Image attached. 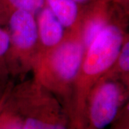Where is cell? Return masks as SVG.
<instances>
[{"mask_svg": "<svg viewBox=\"0 0 129 129\" xmlns=\"http://www.w3.org/2000/svg\"><path fill=\"white\" fill-rule=\"evenodd\" d=\"M128 35L125 24L113 17L85 50L74 86L70 113L73 129H84L88 95L98 80L113 66Z\"/></svg>", "mask_w": 129, "mask_h": 129, "instance_id": "1", "label": "cell"}, {"mask_svg": "<svg viewBox=\"0 0 129 129\" xmlns=\"http://www.w3.org/2000/svg\"><path fill=\"white\" fill-rule=\"evenodd\" d=\"M85 50L80 23L65 30L62 42L42 57L32 70L33 78L58 100L70 119L75 83Z\"/></svg>", "mask_w": 129, "mask_h": 129, "instance_id": "2", "label": "cell"}, {"mask_svg": "<svg viewBox=\"0 0 129 129\" xmlns=\"http://www.w3.org/2000/svg\"><path fill=\"white\" fill-rule=\"evenodd\" d=\"M6 103L22 129H73L58 100L34 78L13 85Z\"/></svg>", "mask_w": 129, "mask_h": 129, "instance_id": "3", "label": "cell"}, {"mask_svg": "<svg viewBox=\"0 0 129 129\" xmlns=\"http://www.w3.org/2000/svg\"><path fill=\"white\" fill-rule=\"evenodd\" d=\"M6 24L10 38L9 70L11 78L33 70L38 55L36 16L14 9L7 16Z\"/></svg>", "mask_w": 129, "mask_h": 129, "instance_id": "4", "label": "cell"}, {"mask_svg": "<svg viewBox=\"0 0 129 129\" xmlns=\"http://www.w3.org/2000/svg\"><path fill=\"white\" fill-rule=\"evenodd\" d=\"M128 93V87L108 70L88 95L84 129H104L113 123Z\"/></svg>", "mask_w": 129, "mask_h": 129, "instance_id": "5", "label": "cell"}, {"mask_svg": "<svg viewBox=\"0 0 129 129\" xmlns=\"http://www.w3.org/2000/svg\"><path fill=\"white\" fill-rule=\"evenodd\" d=\"M36 21L38 34L37 63L62 42L65 35V29L46 5L37 14Z\"/></svg>", "mask_w": 129, "mask_h": 129, "instance_id": "6", "label": "cell"}, {"mask_svg": "<svg viewBox=\"0 0 129 129\" xmlns=\"http://www.w3.org/2000/svg\"><path fill=\"white\" fill-rule=\"evenodd\" d=\"M88 8L83 11L81 19V32L85 49L113 18L103 2L97 1Z\"/></svg>", "mask_w": 129, "mask_h": 129, "instance_id": "7", "label": "cell"}, {"mask_svg": "<svg viewBox=\"0 0 129 129\" xmlns=\"http://www.w3.org/2000/svg\"><path fill=\"white\" fill-rule=\"evenodd\" d=\"M45 5L52 11L65 30L78 27L81 23L84 9L72 0H45Z\"/></svg>", "mask_w": 129, "mask_h": 129, "instance_id": "8", "label": "cell"}, {"mask_svg": "<svg viewBox=\"0 0 129 129\" xmlns=\"http://www.w3.org/2000/svg\"><path fill=\"white\" fill-rule=\"evenodd\" d=\"M10 38L7 24L0 22V81H12L9 70Z\"/></svg>", "mask_w": 129, "mask_h": 129, "instance_id": "9", "label": "cell"}, {"mask_svg": "<svg viewBox=\"0 0 129 129\" xmlns=\"http://www.w3.org/2000/svg\"><path fill=\"white\" fill-rule=\"evenodd\" d=\"M128 87L129 83V38L125 37L113 66L109 70Z\"/></svg>", "mask_w": 129, "mask_h": 129, "instance_id": "10", "label": "cell"}, {"mask_svg": "<svg viewBox=\"0 0 129 129\" xmlns=\"http://www.w3.org/2000/svg\"><path fill=\"white\" fill-rule=\"evenodd\" d=\"M5 109L8 116V120H9V128L10 129H22L21 123L19 118L17 115L12 111L7 105L5 103Z\"/></svg>", "mask_w": 129, "mask_h": 129, "instance_id": "11", "label": "cell"}, {"mask_svg": "<svg viewBox=\"0 0 129 129\" xmlns=\"http://www.w3.org/2000/svg\"><path fill=\"white\" fill-rule=\"evenodd\" d=\"M0 129H10L7 113L5 109V105L0 111Z\"/></svg>", "mask_w": 129, "mask_h": 129, "instance_id": "12", "label": "cell"}, {"mask_svg": "<svg viewBox=\"0 0 129 129\" xmlns=\"http://www.w3.org/2000/svg\"><path fill=\"white\" fill-rule=\"evenodd\" d=\"M13 83L12 81L9 83H4L0 81V102L4 98L6 94L9 92V90L12 87Z\"/></svg>", "mask_w": 129, "mask_h": 129, "instance_id": "13", "label": "cell"}, {"mask_svg": "<svg viewBox=\"0 0 129 129\" xmlns=\"http://www.w3.org/2000/svg\"><path fill=\"white\" fill-rule=\"evenodd\" d=\"M80 6H90L96 2V0H72Z\"/></svg>", "mask_w": 129, "mask_h": 129, "instance_id": "14", "label": "cell"}, {"mask_svg": "<svg viewBox=\"0 0 129 129\" xmlns=\"http://www.w3.org/2000/svg\"><path fill=\"white\" fill-rule=\"evenodd\" d=\"M10 90H11V89L9 90V92H7V93L6 94V95L4 97V98H3V99L2 100V101L0 102V111H1V110H2V108H3L4 105H5V101H6V100H7V97H8V95H9V92H10Z\"/></svg>", "mask_w": 129, "mask_h": 129, "instance_id": "15", "label": "cell"}]
</instances>
